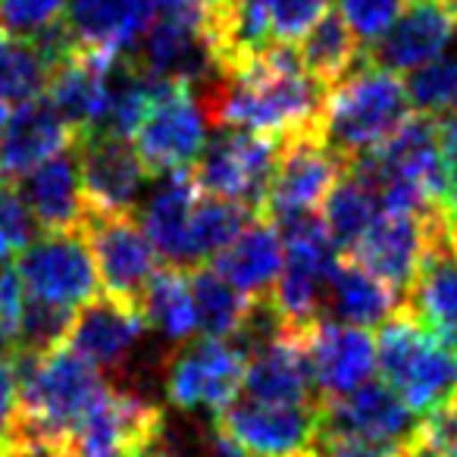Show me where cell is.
<instances>
[{
	"instance_id": "obj_1",
	"label": "cell",
	"mask_w": 457,
	"mask_h": 457,
	"mask_svg": "<svg viewBox=\"0 0 457 457\" xmlns=\"http://www.w3.org/2000/svg\"><path fill=\"white\" fill-rule=\"evenodd\" d=\"M326 95L329 88L304 70L298 47L286 41L267 45L248 63L222 72L201 91L213 126L248 129L273 138L320 129Z\"/></svg>"
},
{
	"instance_id": "obj_2",
	"label": "cell",
	"mask_w": 457,
	"mask_h": 457,
	"mask_svg": "<svg viewBox=\"0 0 457 457\" xmlns=\"http://www.w3.org/2000/svg\"><path fill=\"white\" fill-rule=\"evenodd\" d=\"M13 367L20 379V438L72 448L79 423L110 386L101 367L66 342L41 354H13Z\"/></svg>"
},
{
	"instance_id": "obj_3",
	"label": "cell",
	"mask_w": 457,
	"mask_h": 457,
	"mask_svg": "<svg viewBox=\"0 0 457 457\" xmlns=\"http://www.w3.org/2000/svg\"><path fill=\"white\" fill-rule=\"evenodd\" d=\"M376 370L413 417L457 401V348L407 307L379 326Z\"/></svg>"
},
{
	"instance_id": "obj_4",
	"label": "cell",
	"mask_w": 457,
	"mask_h": 457,
	"mask_svg": "<svg viewBox=\"0 0 457 457\" xmlns=\"http://www.w3.org/2000/svg\"><path fill=\"white\" fill-rule=\"evenodd\" d=\"M411 116L413 104L398 72L363 60L351 76L329 88L320 129L326 145L348 163L361 154L376 151Z\"/></svg>"
},
{
	"instance_id": "obj_5",
	"label": "cell",
	"mask_w": 457,
	"mask_h": 457,
	"mask_svg": "<svg viewBox=\"0 0 457 457\" xmlns=\"http://www.w3.org/2000/svg\"><path fill=\"white\" fill-rule=\"evenodd\" d=\"M276 163H279V138L248 129L216 126L201 157L195 160L191 176L201 195L238 201L257 213L267 201Z\"/></svg>"
},
{
	"instance_id": "obj_6",
	"label": "cell",
	"mask_w": 457,
	"mask_h": 457,
	"mask_svg": "<svg viewBox=\"0 0 457 457\" xmlns=\"http://www.w3.org/2000/svg\"><path fill=\"white\" fill-rule=\"evenodd\" d=\"M345 160L326 145L323 129L279 138V163L270 182L263 216L282 226L307 213H320V204L345 172Z\"/></svg>"
},
{
	"instance_id": "obj_7",
	"label": "cell",
	"mask_w": 457,
	"mask_h": 457,
	"mask_svg": "<svg viewBox=\"0 0 457 457\" xmlns=\"http://www.w3.org/2000/svg\"><path fill=\"white\" fill-rule=\"evenodd\" d=\"M245 363L248 354L242 345L201 336L179 348L166 363V398L179 411H210L216 417L242 392Z\"/></svg>"
},
{
	"instance_id": "obj_8",
	"label": "cell",
	"mask_w": 457,
	"mask_h": 457,
	"mask_svg": "<svg viewBox=\"0 0 457 457\" xmlns=\"http://www.w3.org/2000/svg\"><path fill=\"white\" fill-rule=\"evenodd\" d=\"M210 113L201 91L176 82L154 101L135 129V151L147 172L188 170L210 138Z\"/></svg>"
},
{
	"instance_id": "obj_9",
	"label": "cell",
	"mask_w": 457,
	"mask_h": 457,
	"mask_svg": "<svg viewBox=\"0 0 457 457\" xmlns=\"http://www.w3.org/2000/svg\"><path fill=\"white\" fill-rule=\"evenodd\" d=\"M16 273L29 298L79 311L97 298L101 276L88 242L79 232H45L16 254Z\"/></svg>"
},
{
	"instance_id": "obj_10",
	"label": "cell",
	"mask_w": 457,
	"mask_h": 457,
	"mask_svg": "<svg viewBox=\"0 0 457 457\" xmlns=\"http://www.w3.org/2000/svg\"><path fill=\"white\" fill-rule=\"evenodd\" d=\"M238 448L254 457H301L317 448L320 401L317 404H270V401H232L213 417Z\"/></svg>"
},
{
	"instance_id": "obj_11",
	"label": "cell",
	"mask_w": 457,
	"mask_h": 457,
	"mask_svg": "<svg viewBox=\"0 0 457 457\" xmlns=\"http://www.w3.org/2000/svg\"><path fill=\"white\" fill-rule=\"evenodd\" d=\"M82 236L95 254L104 292L138 304L160 263L141 222L132 213H88L82 222Z\"/></svg>"
},
{
	"instance_id": "obj_12",
	"label": "cell",
	"mask_w": 457,
	"mask_h": 457,
	"mask_svg": "<svg viewBox=\"0 0 457 457\" xmlns=\"http://www.w3.org/2000/svg\"><path fill=\"white\" fill-rule=\"evenodd\" d=\"M88 213H135L147 185V166L129 138L88 132L76 138Z\"/></svg>"
},
{
	"instance_id": "obj_13",
	"label": "cell",
	"mask_w": 457,
	"mask_h": 457,
	"mask_svg": "<svg viewBox=\"0 0 457 457\" xmlns=\"http://www.w3.org/2000/svg\"><path fill=\"white\" fill-rule=\"evenodd\" d=\"M132 57L145 70L204 91L222 76L207 26L185 16H157L135 45Z\"/></svg>"
},
{
	"instance_id": "obj_14",
	"label": "cell",
	"mask_w": 457,
	"mask_h": 457,
	"mask_svg": "<svg viewBox=\"0 0 457 457\" xmlns=\"http://www.w3.org/2000/svg\"><path fill=\"white\" fill-rule=\"evenodd\" d=\"M304 348L320 401L354 392L376 370V338L361 326L320 317L304 329Z\"/></svg>"
},
{
	"instance_id": "obj_15",
	"label": "cell",
	"mask_w": 457,
	"mask_h": 457,
	"mask_svg": "<svg viewBox=\"0 0 457 457\" xmlns=\"http://www.w3.org/2000/svg\"><path fill=\"white\" fill-rule=\"evenodd\" d=\"M245 392L254 401L270 404H317L311 361H307L304 332L279 326L251 345L245 363Z\"/></svg>"
},
{
	"instance_id": "obj_16",
	"label": "cell",
	"mask_w": 457,
	"mask_h": 457,
	"mask_svg": "<svg viewBox=\"0 0 457 457\" xmlns=\"http://www.w3.org/2000/svg\"><path fill=\"white\" fill-rule=\"evenodd\" d=\"M413 429V413L386 386V382H363L342 398L320 401V432L326 436H348L373 445H401Z\"/></svg>"
},
{
	"instance_id": "obj_17",
	"label": "cell",
	"mask_w": 457,
	"mask_h": 457,
	"mask_svg": "<svg viewBox=\"0 0 457 457\" xmlns=\"http://www.w3.org/2000/svg\"><path fill=\"white\" fill-rule=\"evenodd\" d=\"M426 251V220L423 213H392L382 210L373 216L361 242L351 248V261L379 276L401 298H407L417 279L420 261Z\"/></svg>"
},
{
	"instance_id": "obj_18",
	"label": "cell",
	"mask_w": 457,
	"mask_h": 457,
	"mask_svg": "<svg viewBox=\"0 0 457 457\" xmlns=\"http://www.w3.org/2000/svg\"><path fill=\"white\" fill-rule=\"evenodd\" d=\"M145 332V313L135 301L104 295V298H91L85 307H79L66 345L88 357L95 367L120 370L138 351Z\"/></svg>"
},
{
	"instance_id": "obj_19",
	"label": "cell",
	"mask_w": 457,
	"mask_h": 457,
	"mask_svg": "<svg viewBox=\"0 0 457 457\" xmlns=\"http://www.w3.org/2000/svg\"><path fill=\"white\" fill-rule=\"evenodd\" d=\"M454 20L436 0H411L379 41L363 47V60L392 72H413L417 66L442 57L454 41Z\"/></svg>"
},
{
	"instance_id": "obj_20",
	"label": "cell",
	"mask_w": 457,
	"mask_h": 457,
	"mask_svg": "<svg viewBox=\"0 0 457 457\" xmlns=\"http://www.w3.org/2000/svg\"><path fill=\"white\" fill-rule=\"evenodd\" d=\"M116 57L101 51H76L51 72L47 82V101L60 113V120L79 135L97 132L107 113L110 101V76H113Z\"/></svg>"
},
{
	"instance_id": "obj_21",
	"label": "cell",
	"mask_w": 457,
	"mask_h": 457,
	"mask_svg": "<svg viewBox=\"0 0 457 457\" xmlns=\"http://www.w3.org/2000/svg\"><path fill=\"white\" fill-rule=\"evenodd\" d=\"M22 197L32 210L35 222L45 232H82L88 216V201L82 188V170H79V147L57 151L22 176Z\"/></svg>"
},
{
	"instance_id": "obj_22",
	"label": "cell",
	"mask_w": 457,
	"mask_h": 457,
	"mask_svg": "<svg viewBox=\"0 0 457 457\" xmlns=\"http://www.w3.org/2000/svg\"><path fill=\"white\" fill-rule=\"evenodd\" d=\"M282 267H286V242L282 228L270 216L248 220L242 232L213 257L216 273L254 301H267L273 295Z\"/></svg>"
},
{
	"instance_id": "obj_23",
	"label": "cell",
	"mask_w": 457,
	"mask_h": 457,
	"mask_svg": "<svg viewBox=\"0 0 457 457\" xmlns=\"http://www.w3.org/2000/svg\"><path fill=\"white\" fill-rule=\"evenodd\" d=\"M151 22V0H66L63 26L82 51L132 54Z\"/></svg>"
},
{
	"instance_id": "obj_24",
	"label": "cell",
	"mask_w": 457,
	"mask_h": 457,
	"mask_svg": "<svg viewBox=\"0 0 457 457\" xmlns=\"http://www.w3.org/2000/svg\"><path fill=\"white\" fill-rule=\"evenodd\" d=\"M72 141H76V132L60 120L51 101L32 97L20 104L10 113L4 138H0V179L16 182L47 157L70 147Z\"/></svg>"
},
{
	"instance_id": "obj_25",
	"label": "cell",
	"mask_w": 457,
	"mask_h": 457,
	"mask_svg": "<svg viewBox=\"0 0 457 457\" xmlns=\"http://www.w3.org/2000/svg\"><path fill=\"white\" fill-rule=\"evenodd\" d=\"M197 197H201V188L195 176L188 170H172L160 172L141 201V228L151 238L157 257L170 267L185 270V238H188V220Z\"/></svg>"
},
{
	"instance_id": "obj_26",
	"label": "cell",
	"mask_w": 457,
	"mask_h": 457,
	"mask_svg": "<svg viewBox=\"0 0 457 457\" xmlns=\"http://www.w3.org/2000/svg\"><path fill=\"white\" fill-rule=\"evenodd\" d=\"M326 307L338 323L370 329L401 311V295L357 261H338L326 286Z\"/></svg>"
},
{
	"instance_id": "obj_27",
	"label": "cell",
	"mask_w": 457,
	"mask_h": 457,
	"mask_svg": "<svg viewBox=\"0 0 457 457\" xmlns=\"http://www.w3.org/2000/svg\"><path fill=\"white\" fill-rule=\"evenodd\" d=\"M188 279L197 313V332L207 338H228V342L242 338L261 301L248 298L228 279H222L216 270L207 267H195Z\"/></svg>"
},
{
	"instance_id": "obj_28",
	"label": "cell",
	"mask_w": 457,
	"mask_h": 457,
	"mask_svg": "<svg viewBox=\"0 0 457 457\" xmlns=\"http://www.w3.org/2000/svg\"><path fill=\"white\" fill-rule=\"evenodd\" d=\"M138 307L145 313L147 329L163 336L172 345L191 342L197 332V313L195 298H191V279L185 270L179 267H157L151 282L145 286L138 298Z\"/></svg>"
},
{
	"instance_id": "obj_29",
	"label": "cell",
	"mask_w": 457,
	"mask_h": 457,
	"mask_svg": "<svg viewBox=\"0 0 457 457\" xmlns=\"http://www.w3.org/2000/svg\"><path fill=\"white\" fill-rule=\"evenodd\" d=\"M298 54L304 70L326 88L338 85L363 63V45L338 13L320 16L317 26L298 41Z\"/></svg>"
},
{
	"instance_id": "obj_30",
	"label": "cell",
	"mask_w": 457,
	"mask_h": 457,
	"mask_svg": "<svg viewBox=\"0 0 457 457\" xmlns=\"http://www.w3.org/2000/svg\"><path fill=\"white\" fill-rule=\"evenodd\" d=\"M251 216H254V210L238 201H226V197L213 195L197 197L188 220V238H185V270H195L204 261H213L242 232Z\"/></svg>"
},
{
	"instance_id": "obj_31",
	"label": "cell",
	"mask_w": 457,
	"mask_h": 457,
	"mask_svg": "<svg viewBox=\"0 0 457 457\" xmlns=\"http://www.w3.org/2000/svg\"><path fill=\"white\" fill-rule=\"evenodd\" d=\"M376 207H379L376 191L345 166L338 182L332 185L326 201L320 204V220H323L326 232H329V238L342 254H351V248L361 242L367 226L373 222Z\"/></svg>"
},
{
	"instance_id": "obj_32",
	"label": "cell",
	"mask_w": 457,
	"mask_h": 457,
	"mask_svg": "<svg viewBox=\"0 0 457 457\" xmlns=\"http://www.w3.org/2000/svg\"><path fill=\"white\" fill-rule=\"evenodd\" d=\"M54 66L32 38L4 32L0 35V101L26 104L41 97L51 82Z\"/></svg>"
},
{
	"instance_id": "obj_33",
	"label": "cell",
	"mask_w": 457,
	"mask_h": 457,
	"mask_svg": "<svg viewBox=\"0 0 457 457\" xmlns=\"http://www.w3.org/2000/svg\"><path fill=\"white\" fill-rule=\"evenodd\" d=\"M404 85L417 113L432 120L457 113V51H445L442 57L417 66Z\"/></svg>"
},
{
	"instance_id": "obj_34",
	"label": "cell",
	"mask_w": 457,
	"mask_h": 457,
	"mask_svg": "<svg viewBox=\"0 0 457 457\" xmlns=\"http://www.w3.org/2000/svg\"><path fill=\"white\" fill-rule=\"evenodd\" d=\"M76 311L47 304L38 298H26L20 326H16V354H41L70 338Z\"/></svg>"
},
{
	"instance_id": "obj_35",
	"label": "cell",
	"mask_w": 457,
	"mask_h": 457,
	"mask_svg": "<svg viewBox=\"0 0 457 457\" xmlns=\"http://www.w3.org/2000/svg\"><path fill=\"white\" fill-rule=\"evenodd\" d=\"M38 232L41 226L35 222L32 210H29L22 191L16 188V182L0 179V263L16 261V254L26 251L38 238Z\"/></svg>"
},
{
	"instance_id": "obj_36",
	"label": "cell",
	"mask_w": 457,
	"mask_h": 457,
	"mask_svg": "<svg viewBox=\"0 0 457 457\" xmlns=\"http://www.w3.org/2000/svg\"><path fill=\"white\" fill-rule=\"evenodd\" d=\"M401 457H457V401L426 413L401 442Z\"/></svg>"
},
{
	"instance_id": "obj_37",
	"label": "cell",
	"mask_w": 457,
	"mask_h": 457,
	"mask_svg": "<svg viewBox=\"0 0 457 457\" xmlns=\"http://www.w3.org/2000/svg\"><path fill=\"white\" fill-rule=\"evenodd\" d=\"M270 32L276 41L298 45L323 13H329V0H261Z\"/></svg>"
},
{
	"instance_id": "obj_38",
	"label": "cell",
	"mask_w": 457,
	"mask_h": 457,
	"mask_svg": "<svg viewBox=\"0 0 457 457\" xmlns=\"http://www.w3.org/2000/svg\"><path fill=\"white\" fill-rule=\"evenodd\" d=\"M407 7V0H338V16L363 47L379 41Z\"/></svg>"
},
{
	"instance_id": "obj_39",
	"label": "cell",
	"mask_w": 457,
	"mask_h": 457,
	"mask_svg": "<svg viewBox=\"0 0 457 457\" xmlns=\"http://www.w3.org/2000/svg\"><path fill=\"white\" fill-rule=\"evenodd\" d=\"M66 13V0H0V29L20 38L45 32Z\"/></svg>"
},
{
	"instance_id": "obj_40",
	"label": "cell",
	"mask_w": 457,
	"mask_h": 457,
	"mask_svg": "<svg viewBox=\"0 0 457 457\" xmlns=\"http://www.w3.org/2000/svg\"><path fill=\"white\" fill-rule=\"evenodd\" d=\"M438 163H442V191L436 207L457 220V113L438 120Z\"/></svg>"
},
{
	"instance_id": "obj_41",
	"label": "cell",
	"mask_w": 457,
	"mask_h": 457,
	"mask_svg": "<svg viewBox=\"0 0 457 457\" xmlns=\"http://www.w3.org/2000/svg\"><path fill=\"white\" fill-rule=\"evenodd\" d=\"M20 442V379L13 357L0 361V457H10Z\"/></svg>"
},
{
	"instance_id": "obj_42",
	"label": "cell",
	"mask_w": 457,
	"mask_h": 457,
	"mask_svg": "<svg viewBox=\"0 0 457 457\" xmlns=\"http://www.w3.org/2000/svg\"><path fill=\"white\" fill-rule=\"evenodd\" d=\"M154 448H101V451H72V457H147Z\"/></svg>"
},
{
	"instance_id": "obj_43",
	"label": "cell",
	"mask_w": 457,
	"mask_h": 457,
	"mask_svg": "<svg viewBox=\"0 0 457 457\" xmlns=\"http://www.w3.org/2000/svg\"><path fill=\"white\" fill-rule=\"evenodd\" d=\"M13 354H16V338L4 329V323H0V361H10Z\"/></svg>"
},
{
	"instance_id": "obj_44",
	"label": "cell",
	"mask_w": 457,
	"mask_h": 457,
	"mask_svg": "<svg viewBox=\"0 0 457 457\" xmlns=\"http://www.w3.org/2000/svg\"><path fill=\"white\" fill-rule=\"evenodd\" d=\"M147 457H185V454H182V451L172 448V445H166L163 438H160V442L154 445V451H151V454H147Z\"/></svg>"
},
{
	"instance_id": "obj_45",
	"label": "cell",
	"mask_w": 457,
	"mask_h": 457,
	"mask_svg": "<svg viewBox=\"0 0 457 457\" xmlns=\"http://www.w3.org/2000/svg\"><path fill=\"white\" fill-rule=\"evenodd\" d=\"M436 4L451 16V20H454V26H457V0H436Z\"/></svg>"
},
{
	"instance_id": "obj_46",
	"label": "cell",
	"mask_w": 457,
	"mask_h": 457,
	"mask_svg": "<svg viewBox=\"0 0 457 457\" xmlns=\"http://www.w3.org/2000/svg\"><path fill=\"white\" fill-rule=\"evenodd\" d=\"M7 120H10V104L0 101V138H4V129H7Z\"/></svg>"
},
{
	"instance_id": "obj_47",
	"label": "cell",
	"mask_w": 457,
	"mask_h": 457,
	"mask_svg": "<svg viewBox=\"0 0 457 457\" xmlns=\"http://www.w3.org/2000/svg\"><path fill=\"white\" fill-rule=\"evenodd\" d=\"M313 457H323V454H320V451H313Z\"/></svg>"
},
{
	"instance_id": "obj_48",
	"label": "cell",
	"mask_w": 457,
	"mask_h": 457,
	"mask_svg": "<svg viewBox=\"0 0 457 457\" xmlns=\"http://www.w3.org/2000/svg\"><path fill=\"white\" fill-rule=\"evenodd\" d=\"M395 457H401V451H398V454H395Z\"/></svg>"
}]
</instances>
